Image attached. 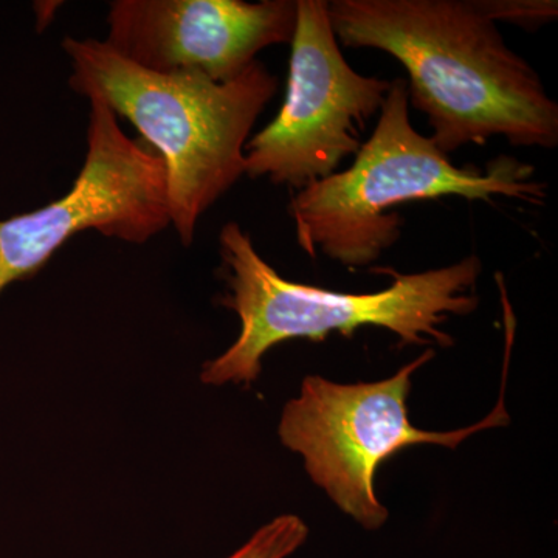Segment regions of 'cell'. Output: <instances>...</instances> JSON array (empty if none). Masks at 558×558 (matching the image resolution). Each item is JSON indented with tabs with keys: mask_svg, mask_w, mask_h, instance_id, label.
Wrapping results in <instances>:
<instances>
[{
	"mask_svg": "<svg viewBox=\"0 0 558 558\" xmlns=\"http://www.w3.org/2000/svg\"><path fill=\"white\" fill-rule=\"evenodd\" d=\"M337 39L391 54L409 73V100L428 119L446 156L505 137L558 145V106L538 73L506 46L487 2L332 0Z\"/></svg>",
	"mask_w": 558,
	"mask_h": 558,
	"instance_id": "cell-1",
	"label": "cell"
},
{
	"mask_svg": "<svg viewBox=\"0 0 558 558\" xmlns=\"http://www.w3.org/2000/svg\"><path fill=\"white\" fill-rule=\"evenodd\" d=\"M69 84L105 102L137 128L163 160L171 226L191 245L201 216L245 174L244 149L278 78L255 61L238 78L215 83L199 73H160L134 64L105 40H62Z\"/></svg>",
	"mask_w": 558,
	"mask_h": 558,
	"instance_id": "cell-2",
	"label": "cell"
},
{
	"mask_svg": "<svg viewBox=\"0 0 558 558\" xmlns=\"http://www.w3.org/2000/svg\"><path fill=\"white\" fill-rule=\"evenodd\" d=\"M219 250L227 284L220 304L238 315L241 330L222 355L202 368L201 380L215 387L253 384L264 355L284 341H323L333 332L351 339L363 326L391 330L402 344L449 348L453 337L442 325L450 315L472 314L480 303L475 292L483 266L476 255L422 274L387 269L395 278L388 289L343 293L282 278L236 222L223 226Z\"/></svg>",
	"mask_w": 558,
	"mask_h": 558,
	"instance_id": "cell-3",
	"label": "cell"
},
{
	"mask_svg": "<svg viewBox=\"0 0 558 558\" xmlns=\"http://www.w3.org/2000/svg\"><path fill=\"white\" fill-rule=\"evenodd\" d=\"M534 167L510 157L486 171L454 167L410 121L407 80L391 81L379 123L347 171L296 191L289 205L300 247L347 267L376 263L402 236V219L391 213L413 201L457 196L494 204L509 197L542 205L548 185L535 182Z\"/></svg>",
	"mask_w": 558,
	"mask_h": 558,
	"instance_id": "cell-4",
	"label": "cell"
},
{
	"mask_svg": "<svg viewBox=\"0 0 558 558\" xmlns=\"http://www.w3.org/2000/svg\"><path fill=\"white\" fill-rule=\"evenodd\" d=\"M433 355L435 351L428 349L389 379L369 384L343 385L319 376L306 377L299 398L282 410L278 427L281 442L301 454L312 481L368 531H377L388 520V510L374 488L385 459L422 444L457 449L475 433L509 424L502 391L494 411L468 428L425 432L413 427L407 407L411 377Z\"/></svg>",
	"mask_w": 558,
	"mask_h": 558,
	"instance_id": "cell-5",
	"label": "cell"
},
{
	"mask_svg": "<svg viewBox=\"0 0 558 558\" xmlns=\"http://www.w3.org/2000/svg\"><path fill=\"white\" fill-rule=\"evenodd\" d=\"M288 92L269 126L250 138V179L301 191L339 172L362 148L366 124L387 100L391 81L363 76L341 53L328 2L296 0Z\"/></svg>",
	"mask_w": 558,
	"mask_h": 558,
	"instance_id": "cell-6",
	"label": "cell"
},
{
	"mask_svg": "<svg viewBox=\"0 0 558 558\" xmlns=\"http://www.w3.org/2000/svg\"><path fill=\"white\" fill-rule=\"evenodd\" d=\"M89 101L86 160L72 190L35 211L0 220V293L38 274L81 231L145 244L171 226L163 160L128 137L105 102Z\"/></svg>",
	"mask_w": 558,
	"mask_h": 558,
	"instance_id": "cell-7",
	"label": "cell"
},
{
	"mask_svg": "<svg viewBox=\"0 0 558 558\" xmlns=\"http://www.w3.org/2000/svg\"><path fill=\"white\" fill-rule=\"evenodd\" d=\"M296 11V0H117L105 43L140 68L229 83L260 50L290 44Z\"/></svg>",
	"mask_w": 558,
	"mask_h": 558,
	"instance_id": "cell-8",
	"label": "cell"
},
{
	"mask_svg": "<svg viewBox=\"0 0 558 558\" xmlns=\"http://www.w3.org/2000/svg\"><path fill=\"white\" fill-rule=\"evenodd\" d=\"M307 534L310 529L300 517H277L226 558H289L304 545Z\"/></svg>",
	"mask_w": 558,
	"mask_h": 558,
	"instance_id": "cell-9",
	"label": "cell"
}]
</instances>
